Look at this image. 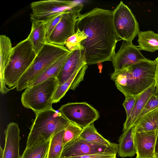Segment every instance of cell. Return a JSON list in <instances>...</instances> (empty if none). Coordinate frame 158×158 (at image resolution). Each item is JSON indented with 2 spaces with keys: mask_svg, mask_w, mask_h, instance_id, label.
Returning <instances> with one entry per match:
<instances>
[{
  "mask_svg": "<svg viewBox=\"0 0 158 158\" xmlns=\"http://www.w3.org/2000/svg\"><path fill=\"white\" fill-rule=\"evenodd\" d=\"M113 11L96 7L77 19L75 29L87 36L81 44L88 65L112 61L116 44L120 40L113 26Z\"/></svg>",
  "mask_w": 158,
  "mask_h": 158,
  "instance_id": "6da1fadb",
  "label": "cell"
},
{
  "mask_svg": "<svg viewBox=\"0 0 158 158\" xmlns=\"http://www.w3.org/2000/svg\"><path fill=\"white\" fill-rule=\"evenodd\" d=\"M157 63L149 59L120 70L114 71L111 79L125 97L140 94L156 82Z\"/></svg>",
  "mask_w": 158,
  "mask_h": 158,
  "instance_id": "7a4b0ae2",
  "label": "cell"
},
{
  "mask_svg": "<svg viewBox=\"0 0 158 158\" xmlns=\"http://www.w3.org/2000/svg\"><path fill=\"white\" fill-rule=\"evenodd\" d=\"M35 114L30 127L26 148L36 143L50 140L57 132L64 129L70 122L59 111L52 109L44 110Z\"/></svg>",
  "mask_w": 158,
  "mask_h": 158,
  "instance_id": "3957f363",
  "label": "cell"
},
{
  "mask_svg": "<svg viewBox=\"0 0 158 158\" xmlns=\"http://www.w3.org/2000/svg\"><path fill=\"white\" fill-rule=\"evenodd\" d=\"M36 55L28 37L13 47L4 72L5 84L9 91L16 88L19 79L31 65Z\"/></svg>",
  "mask_w": 158,
  "mask_h": 158,
  "instance_id": "277c9868",
  "label": "cell"
},
{
  "mask_svg": "<svg viewBox=\"0 0 158 158\" xmlns=\"http://www.w3.org/2000/svg\"><path fill=\"white\" fill-rule=\"evenodd\" d=\"M64 46L46 43L36 54L31 64L19 79L16 87L20 92L29 87L46 69L70 52Z\"/></svg>",
  "mask_w": 158,
  "mask_h": 158,
  "instance_id": "5b68a950",
  "label": "cell"
},
{
  "mask_svg": "<svg viewBox=\"0 0 158 158\" xmlns=\"http://www.w3.org/2000/svg\"><path fill=\"white\" fill-rule=\"evenodd\" d=\"M58 85L57 78L52 77L38 84L28 87L22 94V105L32 110L35 114L52 109L53 96Z\"/></svg>",
  "mask_w": 158,
  "mask_h": 158,
  "instance_id": "8992f818",
  "label": "cell"
},
{
  "mask_svg": "<svg viewBox=\"0 0 158 158\" xmlns=\"http://www.w3.org/2000/svg\"><path fill=\"white\" fill-rule=\"evenodd\" d=\"M32 22L45 23L59 15L73 10H81L83 4L70 0H46L35 1L30 4Z\"/></svg>",
  "mask_w": 158,
  "mask_h": 158,
  "instance_id": "52a82bcc",
  "label": "cell"
},
{
  "mask_svg": "<svg viewBox=\"0 0 158 158\" xmlns=\"http://www.w3.org/2000/svg\"><path fill=\"white\" fill-rule=\"evenodd\" d=\"M113 21L118 37L132 43L139 31V23L131 10L122 1L113 10Z\"/></svg>",
  "mask_w": 158,
  "mask_h": 158,
  "instance_id": "ba28073f",
  "label": "cell"
},
{
  "mask_svg": "<svg viewBox=\"0 0 158 158\" xmlns=\"http://www.w3.org/2000/svg\"><path fill=\"white\" fill-rule=\"evenodd\" d=\"M59 111L70 122L82 129L99 117L98 111L85 102H69L61 106Z\"/></svg>",
  "mask_w": 158,
  "mask_h": 158,
  "instance_id": "9c48e42d",
  "label": "cell"
},
{
  "mask_svg": "<svg viewBox=\"0 0 158 158\" xmlns=\"http://www.w3.org/2000/svg\"><path fill=\"white\" fill-rule=\"evenodd\" d=\"M118 144L107 146L89 142L79 137L67 143L64 147L61 158L81 156L105 152L118 153Z\"/></svg>",
  "mask_w": 158,
  "mask_h": 158,
  "instance_id": "30bf717a",
  "label": "cell"
},
{
  "mask_svg": "<svg viewBox=\"0 0 158 158\" xmlns=\"http://www.w3.org/2000/svg\"><path fill=\"white\" fill-rule=\"evenodd\" d=\"M81 10H72L62 14L61 19L51 33L48 43L64 46L66 40L75 33L77 19Z\"/></svg>",
  "mask_w": 158,
  "mask_h": 158,
  "instance_id": "8fae6325",
  "label": "cell"
},
{
  "mask_svg": "<svg viewBox=\"0 0 158 158\" xmlns=\"http://www.w3.org/2000/svg\"><path fill=\"white\" fill-rule=\"evenodd\" d=\"M147 60L142 54L139 47L123 41L120 48L112 60L114 71L127 68L140 61Z\"/></svg>",
  "mask_w": 158,
  "mask_h": 158,
  "instance_id": "7c38bea8",
  "label": "cell"
},
{
  "mask_svg": "<svg viewBox=\"0 0 158 158\" xmlns=\"http://www.w3.org/2000/svg\"><path fill=\"white\" fill-rule=\"evenodd\" d=\"M158 130L135 132V158H154V149Z\"/></svg>",
  "mask_w": 158,
  "mask_h": 158,
  "instance_id": "4fadbf2b",
  "label": "cell"
},
{
  "mask_svg": "<svg viewBox=\"0 0 158 158\" xmlns=\"http://www.w3.org/2000/svg\"><path fill=\"white\" fill-rule=\"evenodd\" d=\"M86 64L84 50L71 51L57 78L59 85L65 82L76 72Z\"/></svg>",
  "mask_w": 158,
  "mask_h": 158,
  "instance_id": "5bb4252c",
  "label": "cell"
},
{
  "mask_svg": "<svg viewBox=\"0 0 158 158\" xmlns=\"http://www.w3.org/2000/svg\"><path fill=\"white\" fill-rule=\"evenodd\" d=\"M20 129L15 123H10L4 131L5 143L2 158H20Z\"/></svg>",
  "mask_w": 158,
  "mask_h": 158,
  "instance_id": "9a60e30c",
  "label": "cell"
},
{
  "mask_svg": "<svg viewBox=\"0 0 158 158\" xmlns=\"http://www.w3.org/2000/svg\"><path fill=\"white\" fill-rule=\"evenodd\" d=\"M156 82L139 95L130 116L124 123L123 132L133 126L149 98L152 95H156Z\"/></svg>",
  "mask_w": 158,
  "mask_h": 158,
  "instance_id": "2e32d148",
  "label": "cell"
},
{
  "mask_svg": "<svg viewBox=\"0 0 158 158\" xmlns=\"http://www.w3.org/2000/svg\"><path fill=\"white\" fill-rule=\"evenodd\" d=\"M88 65L86 64L76 72L65 82L58 85L53 96V103L59 102L69 89L75 90L76 89L80 82L84 80Z\"/></svg>",
  "mask_w": 158,
  "mask_h": 158,
  "instance_id": "e0dca14e",
  "label": "cell"
},
{
  "mask_svg": "<svg viewBox=\"0 0 158 158\" xmlns=\"http://www.w3.org/2000/svg\"><path fill=\"white\" fill-rule=\"evenodd\" d=\"M13 47L10 39L5 35L0 36V92L5 94L9 91L4 82V72L11 55Z\"/></svg>",
  "mask_w": 158,
  "mask_h": 158,
  "instance_id": "ac0fdd59",
  "label": "cell"
},
{
  "mask_svg": "<svg viewBox=\"0 0 158 158\" xmlns=\"http://www.w3.org/2000/svg\"><path fill=\"white\" fill-rule=\"evenodd\" d=\"M135 126H132L120 135L118 140V153L122 158L132 157L136 154L134 138L135 133Z\"/></svg>",
  "mask_w": 158,
  "mask_h": 158,
  "instance_id": "d6986e66",
  "label": "cell"
},
{
  "mask_svg": "<svg viewBox=\"0 0 158 158\" xmlns=\"http://www.w3.org/2000/svg\"><path fill=\"white\" fill-rule=\"evenodd\" d=\"M31 32L27 37L36 54L46 43L44 23L32 22Z\"/></svg>",
  "mask_w": 158,
  "mask_h": 158,
  "instance_id": "ffe728a7",
  "label": "cell"
},
{
  "mask_svg": "<svg viewBox=\"0 0 158 158\" xmlns=\"http://www.w3.org/2000/svg\"><path fill=\"white\" fill-rule=\"evenodd\" d=\"M71 52H70L61 56L48 66L33 81L29 86L38 84L51 77L57 78Z\"/></svg>",
  "mask_w": 158,
  "mask_h": 158,
  "instance_id": "44dd1931",
  "label": "cell"
},
{
  "mask_svg": "<svg viewBox=\"0 0 158 158\" xmlns=\"http://www.w3.org/2000/svg\"><path fill=\"white\" fill-rule=\"evenodd\" d=\"M133 126H135L136 132L158 130V108L150 112L137 120Z\"/></svg>",
  "mask_w": 158,
  "mask_h": 158,
  "instance_id": "7402d4cb",
  "label": "cell"
},
{
  "mask_svg": "<svg viewBox=\"0 0 158 158\" xmlns=\"http://www.w3.org/2000/svg\"><path fill=\"white\" fill-rule=\"evenodd\" d=\"M137 35L140 50L151 52L158 50V33L150 30L139 31Z\"/></svg>",
  "mask_w": 158,
  "mask_h": 158,
  "instance_id": "603a6c76",
  "label": "cell"
},
{
  "mask_svg": "<svg viewBox=\"0 0 158 158\" xmlns=\"http://www.w3.org/2000/svg\"><path fill=\"white\" fill-rule=\"evenodd\" d=\"M78 137L87 142L100 145L110 146L117 144L110 142L99 133L94 123L83 128Z\"/></svg>",
  "mask_w": 158,
  "mask_h": 158,
  "instance_id": "cb8c5ba5",
  "label": "cell"
},
{
  "mask_svg": "<svg viewBox=\"0 0 158 158\" xmlns=\"http://www.w3.org/2000/svg\"><path fill=\"white\" fill-rule=\"evenodd\" d=\"M50 141H40L26 148L20 158H46Z\"/></svg>",
  "mask_w": 158,
  "mask_h": 158,
  "instance_id": "d4e9b609",
  "label": "cell"
},
{
  "mask_svg": "<svg viewBox=\"0 0 158 158\" xmlns=\"http://www.w3.org/2000/svg\"><path fill=\"white\" fill-rule=\"evenodd\" d=\"M64 130L54 134L51 138L46 158H61L64 147L63 137Z\"/></svg>",
  "mask_w": 158,
  "mask_h": 158,
  "instance_id": "484cf974",
  "label": "cell"
},
{
  "mask_svg": "<svg viewBox=\"0 0 158 158\" xmlns=\"http://www.w3.org/2000/svg\"><path fill=\"white\" fill-rule=\"evenodd\" d=\"M75 33L69 37L65 42L66 47L70 52L84 50L81 43L83 40L87 38V35L84 32L78 29H75Z\"/></svg>",
  "mask_w": 158,
  "mask_h": 158,
  "instance_id": "4316f807",
  "label": "cell"
},
{
  "mask_svg": "<svg viewBox=\"0 0 158 158\" xmlns=\"http://www.w3.org/2000/svg\"><path fill=\"white\" fill-rule=\"evenodd\" d=\"M82 129V128L77 125L70 122L64 130L63 137L64 146L78 137Z\"/></svg>",
  "mask_w": 158,
  "mask_h": 158,
  "instance_id": "83f0119b",
  "label": "cell"
},
{
  "mask_svg": "<svg viewBox=\"0 0 158 158\" xmlns=\"http://www.w3.org/2000/svg\"><path fill=\"white\" fill-rule=\"evenodd\" d=\"M157 108L158 95H153L147 101L144 108L138 116L136 120Z\"/></svg>",
  "mask_w": 158,
  "mask_h": 158,
  "instance_id": "f1b7e54d",
  "label": "cell"
},
{
  "mask_svg": "<svg viewBox=\"0 0 158 158\" xmlns=\"http://www.w3.org/2000/svg\"><path fill=\"white\" fill-rule=\"evenodd\" d=\"M62 15V14L59 15L50 20L44 23L45 39L47 43H48L49 38L52 31L60 20Z\"/></svg>",
  "mask_w": 158,
  "mask_h": 158,
  "instance_id": "f546056e",
  "label": "cell"
},
{
  "mask_svg": "<svg viewBox=\"0 0 158 158\" xmlns=\"http://www.w3.org/2000/svg\"><path fill=\"white\" fill-rule=\"evenodd\" d=\"M139 95L133 97H125L122 105L126 111L127 118L130 116Z\"/></svg>",
  "mask_w": 158,
  "mask_h": 158,
  "instance_id": "4dcf8cb0",
  "label": "cell"
},
{
  "mask_svg": "<svg viewBox=\"0 0 158 158\" xmlns=\"http://www.w3.org/2000/svg\"><path fill=\"white\" fill-rule=\"evenodd\" d=\"M117 152H105L67 158H116Z\"/></svg>",
  "mask_w": 158,
  "mask_h": 158,
  "instance_id": "1f68e13d",
  "label": "cell"
},
{
  "mask_svg": "<svg viewBox=\"0 0 158 158\" xmlns=\"http://www.w3.org/2000/svg\"><path fill=\"white\" fill-rule=\"evenodd\" d=\"M157 63V71L156 77V94L158 95V56L155 60Z\"/></svg>",
  "mask_w": 158,
  "mask_h": 158,
  "instance_id": "d6a6232c",
  "label": "cell"
},
{
  "mask_svg": "<svg viewBox=\"0 0 158 158\" xmlns=\"http://www.w3.org/2000/svg\"><path fill=\"white\" fill-rule=\"evenodd\" d=\"M154 157L158 158V132L156 138L154 149Z\"/></svg>",
  "mask_w": 158,
  "mask_h": 158,
  "instance_id": "836d02e7",
  "label": "cell"
},
{
  "mask_svg": "<svg viewBox=\"0 0 158 158\" xmlns=\"http://www.w3.org/2000/svg\"><path fill=\"white\" fill-rule=\"evenodd\" d=\"M0 158H2L4 149H3L1 146H0Z\"/></svg>",
  "mask_w": 158,
  "mask_h": 158,
  "instance_id": "e575fe53",
  "label": "cell"
},
{
  "mask_svg": "<svg viewBox=\"0 0 158 158\" xmlns=\"http://www.w3.org/2000/svg\"></svg>",
  "mask_w": 158,
  "mask_h": 158,
  "instance_id": "d590c367",
  "label": "cell"
},
{
  "mask_svg": "<svg viewBox=\"0 0 158 158\" xmlns=\"http://www.w3.org/2000/svg\"></svg>",
  "mask_w": 158,
  "mask_h": 158,
  "instance_id": "8d00e7d4",
  "label": "cell"
}]
</instances>
